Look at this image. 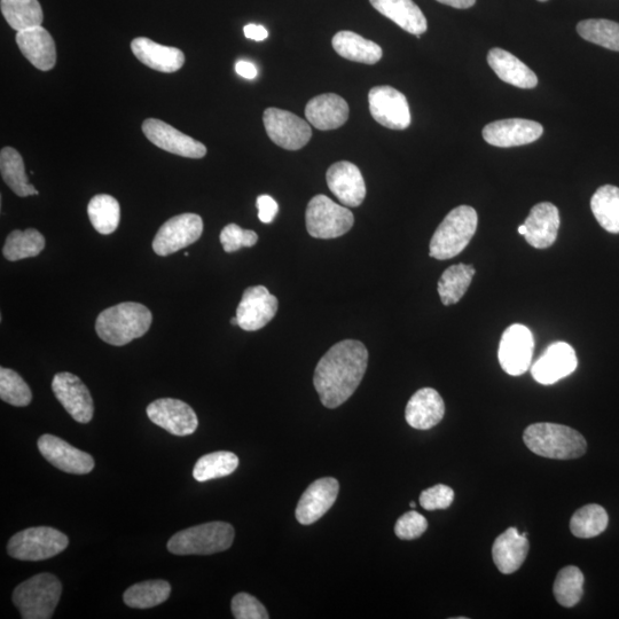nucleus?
Instances as JSON below:
<instances>
[{
	"label": "nucleus",
	"instance_id": "3",
	"mask_svg": "<svg viewBox=\"0 0 619 619\" xmlns=\"http://www.w3.org/2000/svg\"><path fill=\"white\" fill-rule=\"evenodd\" d=\"M528 449L540 457L558 460L577 459L584 456L587 443L577 430L558 423L539 422L523 434Z\"/></svg>",
	"mask_w": 619,
	"mask_h": 619
},
{
	"label": "nucleus",
	"instance_id": "52",
	"mask_svg": "<svg viewBox=\"0 0 619 619\" xmlns=\"http://www.w3.org/2000/svg\"><path fill=\"white\" fill-rule=\"evenodd\" d=\"M231 324L234 326H239V321L237 317L231 319Z\"/></svg>",
	"mask_w": 619,
	"mask_h": 619
},
{
	"label": "nucleus",
	"instance_id": "40",
	"mask_svg": "<svg viewBox=\"0 0 619 619\" xmlns=\"http://www.w3.org/2000/svg\"><path fill=\"white\" fill-rule=\"evenodd\" d=\"M584 575L581 569L570 566L563 568L554 583V597L562 607L573 608L583 598Z\"/></svg>",
	"mask_w": 619,
	"mask_h": 619
},
{
	"label": "nucleus",
	"instance_id": "50",
	"mask_svg": "<svg viewBox=\"0 0 619 619\" xmlns=\"http://www.w3.org/2000/svg\"><path fill=\"white\" fill-rule=\"evenodd\" d=\"M437 2L454 7V9L466 10L474 6L476 0H437Z\"/></svg>",
	"mask_w": 619,
	"mask_h": 619
},
{
	"label": "nucleus",
	"instance_id": "8",
	"mask_svg": "<svg viewBox=\"0 0 619 619\" xmlns=\"http://www.w3.org/2000/svg\"><path fill=\"white\" fill-rule=\"evenodd\" d=\"M305 222L312 238L336 239L351 230L355 217L348 208L320 194L309 202Z\"/></svg>",
	"mask_w": 619,
	"mask_h": 619
},
{
	"label": "nucleus",
	"instance_id": "45",
	"mask_svg": "<svg viewBox=\"0 0 619 619\" xmlns=\"http://www.w3.org/2000/svg\"><path fill=\"white\" fill-rule=\"evenodd\" d=\"M428 529V521L425 516L412 511L405 513L395 526V534L402 540H414L420 538Z\"/></svg>",
	"mask_w": 619,
	"mask_h": 619
},
{
	"label": "nucleus",
	"instance_id": "12",
	"mask_svg": "<svg viewBox=\"0 0 619 619\" xmlns=\"http://www.w3.org/2000/svg\"><path fill=\"white\" fill-rule=\"evenodd\" d=\"M373 119L391 130H405L411 124L409 101L391 86H375L368 93Z\"/></svg>",
	"mask_w": 619,
	"mask_h": 619
},
{
	"label": "nucleus",
	"instance_id": "1",
	"mask_svg": "<svg viewBox=\"0 0 619 619\" xmlns=\"http://www.w3.org/2000/svg\"><path fill=\"white\" fill-rule=\"evenodd\" d=\"M368 351L362 342L344 340L336 343L320 359L313 385L321 403L336 409L354 395L367 370Z\"/></svg>",
	"mask_w": 619,
	"mask_h": 619
},
{
	"label": "nucleus",
	"instance_id": "19",
	"mask_svg": "<svg viewBox=\"0 0 619 619\" xmlns=\"http://www.w3.org/2000/svg\"><path fill=\"white\" fill-rule=\"evenodd\" d=\"M329 190L340 200L343 206L357 208L366 198L365 180L354 163L341 161L334 163L327 170Z\"/></svg>",
	"mask_w": 619,
	"mask_h": 619
},
{
	"label": "nucleus",
	"instance_id": "17",
	"mask_svg": "<svg viewBox=\"0 0 619 619\" xmlns=\"http://www.w3.org/2000/svg\"><path fill=\"white\" fill-rule=\"evenodd\" d=\"M38 449L51 465L62 472L85 475L94 468V459L89 453L74 448L57 436L43 435L38 440Z\"/></svg>",
	"mask_w": 619,
	"mask_h": 619
},
{
	"label": "nucleus",
	"instance_id": "27",
	"mask_svg": "<svg viewBox=\"0 0 619 619\" xmlns=\"http://www.w3.org/2000/svg\"><path fill=\"white\" fill-rule=\"evenodd\" d=\"M527 534L509 528L501 534L492 547V558L501 574L511 575L522 567L529 553Z\"/></svg>",
	"mask_w": 619,
	"mask_h": 619
},
{
	"label": "nucleus",
	"instance_id": "32",
	"mask_svg": "<svg viewBox=\"0 0 619 619\" xmlns=\"http://www.w3.org/2000/svg\"><path fill=\"white\" fill-rule=\"evenodd\" d=\"M475 273L474 266L467 264L452 265L444 271L438 281V294L446 307L457 304L464 297Z\"/></svg>",
	"mask_w": 619,
	"mask_h": 619
},
{
	"label": "nucleus",
	"instance_id": "26",
	"mask_svg": "<svg viewBox=\"0 0 619 619\" xmlns=\"http://www.w3.org/2000/svg\"><path fill=\"white\" fill-rule=\"evenodd\" d=\"M131 50L147 67L161 73H176L185 64V54L176 47L155 43L150 38L133 39Z\"/></svg>",
	"mask_w": 619,
	"mask_h": 619
},
{
	"label": "nucleus",
	"instance_id": "14",
	"mask_svg": "<svg viewBox=\"0 0 619 619\" xmlns=\"http://www.w3.org/2000/svg\"><path fill=\"white\" fill-rule=\"evenodd\" d=\"M143 132L152 144L171 154L188 159H202L207 154L206 146L200 141L161 120L147 119L143 123Z\"/></svg>",
	"mask_w": 619,
	"mask_h": 619
},
{
	"label": "nucleus",
	"instance_id": "24",
	"mask_svg": "<svg viewBox=\"0 0 619 619\" xmlns=\"http://www.w3.org/2000/svg\"><path fill=\"white\" fill-rule=\"evenodd\" d=\"M305 117L318 130H335L348 121L349 106L338 94H320L311 99L305 107Z\"/></svg>",
	"mask_w": 619,
	"mask_h": 619
},
{
	"label": "nucleus",
	"instance_id": "48",
	"mask_svg": "<svg viewBox=\"0 0 619 619\" xmlns=\"http://www.w3.org/2000/svg\"><path fill=\"white\" fill-rule=\"evenodd\" d=\"M244 33L248 39H253V41L256 42H263L269 37V31L266 30L265 27L254 25V23H249V25L244 28Z\"/></svg>",
	"mask_w": 619,
	"mask_h": 619
},
{
	"label": "nucleus",
	"instance_id": "31",
	"mask_svg": "<svg viewBox=\"0 0 619 619\" xmlns=\"http://www.w3.org/2000/svg\"><path fill=\"white\" fill-rule=\"evenodd\" d=\"M0 172L7 186L21 198L38 195L34 185L29 183L26 175L25 163L22 156L12 147L3 148L0 152Z\"/></svg>",
	"mask_w": 619,
	"mask_h": 619
},
{
	"label": "nucleus",
	"instance_id": "10",
	"mask_svg": "<svg viewBox=\"0 0 619 619\" xmlns=\"http://www.w3.org/2000/svg\"><path fill=\"white\" fill-rule=\"evenodd\" d=\"M535 341L530 329L515 324L509 326L501 336L499 362L501 368L512 376L526 373L534 356Z\"/></svg>",
	"mask_w": 619,
	"mask_h": 619
},
{
	"label": "nucleus",
	"instance_id": "49",
	"mask_svg": "<svg viewBox=\"0 0 619 619\" xmlns=\"http://www.w3.org/2000/svg\"><path fill=\"white\" fill-rule=\"evenodd\" d=\"M235 72L246 80H254L257 76V68L252 62L241 60L235 65Z\"/></svg>",
	"mask_w": 619,
	"mask_h": 619
},
{
	"label": "nucleus",
	"instance_id": "15",
	"mask_svg": "<svg viewBox=\"0 0 619 619\" xmlns=\"http://www.w3.org/2000/svg\"><path fill=\"white\" fill-rule=\"evenodd\" d=\"M279 302L264 286L249 287L242 295L237 309L239 327L255 332L268 325L276 317Z\"/></svg>",
	"mask_w": 619,
	"mask_h": 619
},
{
	"label": "nucleus",
	"instance_id": "2",
	"mask_svg": "<svg viewBox=\"0 0 619 619\" xmlns=\"http://www.w3.org/2000/svg\"><path fill=\"white\" fill-rule=\"evenodd\" d=\"M152 321V312L145 305L125 302L100 313L96 332L101 340L111 346L123 347L144 336Z\"/></svg>",
	"mask_w": 619,
	"mask_h": 619
},
{
	"label": "nucleus",
	"instance_id": "38",
	"mask_svg": "<svg viewBox=\"0 0 619 619\" xmlns=\"http://www.w3.org/2000/svg\"><path fill=\"white\" fill-rule=\"evenodd\" d=\"M239 458L229 451H218L201 457L193 469L194 479L207 482L229 476L237 470Z\"/></svg>",
	"mask_w": 619,
	"mask_h": 619
},
{
	"label": "nucleus",
	"instance_id": "53",
	"mask_svg": "<svg viewBox=\"0 0 619 619\" xmlns=\"http://www.w3.org/2000/svg\"><path fill=\"white\" fill-rule=\"evenodd\" d=\"M415 506H417V505H415V503H411V507L412 508H415Z\"/></svg>",
	"mask_w": 619,
	"mask_h": 619
},
{
	"label": "nucleus",
	"instance_id": "39",
	"mask_svg": "<svg viewBox=\"0 0 619 619\" xmlns=\"http://www.w3.org/2000/svg\"><path fill=\"white\" fill-rule=\"evenodd\" d=\"M608 522L605 508L597 504L586 505L571 517L570 530L577 538H594L605 532Z\"/></svg>",
	"mask_w": 619,
	"mask_h": 619
},
{
	"label": "nucleus",
	"instance_id": "30",
	"mask_svg": "<svg viewBox=\"0 0 619 619\" xmlns=\"http://www.w3.org/2000/svg\"><path fill=\"white\" fill-rule=\"evenodd\" d=\"M332 44L339 56L359 64L375 65L383 56L380 45L348 30L336 34Z\"/></svg>",
	"mask_w": 619,
	"mask_h": 619
},
{
	"label": "nucleus",
	"instance_id": "29",
	"mask_svg": "<svg viewBox=\"0 0 619 619\" xmlns=\"http://www.w3.org/2000/svg\"><path fill=\"white\" fill-rule=\"evenodd\" d=\"M489 66L501 81L520 89H534L537 75L512 53L503 49H492L488 54Z\"/></svg>",
	"mask_w": 619,
	"mask_h": 619
},
{
	"label": "nucleus",
	"instance_id": "11",
	"mask_svg": "<svg viewBox=\"0 0 619 619\" xmlns=\"http://www.w3.org/2000/svg\"><path fill=\"white\" fill-rule=\"evenodd\" d=\"M203 232V221L199 215L183 214L172 217L164 223L153 241L156 255L169 256L197 242Z\"/></svg>",
	"mask_w": 619,
	"mask_h": 619
},
{
	"label": "nucleus",
	"instance_id": "4",
	"mask_svg": "<svg viewBox=\"0 0 619 619\" xmlns=\"http://www.w3.org/2000/svg\"><path fill=\"white\" fill-rule=\"evenodd\" d=\"M479 216L469 206L454 208L437 227L430 241L429 254L436 260L445 261L464 252L473 239Z\"/></svg>",
	"mask_w": 619,
	"mask_h": 619
},
{
	"label": "nucleus",
	"instance_id": "16",
	"mask_svg": "<svg viewBox=\"0 0 619 619\" xmlns=\"http://www.w3.org/2000/svg\"><path fill=\"white\" fill-rule=\"evenodd\" d=\"M52 390L75 421L89 423L92 420L93 399L88 387L78 376L68 372L56 374L52 381Z\"/></svg>",
	"mask_w": 619,
	"mask_h": 619
},
{
	"label": "nucleus",
	"instance_id": "43",
	"mask_svg": "<svg viewBox=\"0 0 619 619\" xmlns=\"http://www.w3.org/2000/svg\"><path fill=\"white\" fill-rule=\"evenodd\" d=\"M221 244L225 253H235L244 247H254L258 241V235L254 231L244 230L237 224L224 227L221 232Z\"/></svg>",
	"mask_w": 619,
	"mask_h": 619
},
{
	"label": "nucleus",
	"instance_id": "34",
	"mask_svg": "<svg viewBox=\"0 0 619 619\" xmlns=\"http://www.w3.org/2000/svg\"><path fill=\"white\" fill-rule=\"evenodd\" d=\"M592 213L609 233H619V188L605 185L594 193L591 199Z\"/></svg>",
	"mask_w": 619,
	"mask_h": 619
},
{
	"label": "nucleus",
	"instance_id": "35",
	"mask_svg": "<svg viewBox=\"0 0 619 619\" xmlns=\"http://www.w3.org/2000/svg\"><path fill=\"white\" fill-rule=\"evenodd\" d=\"M88 215L94 230L103 235L112 234L120 224V203L111 195H96L89 203Z\"/></svg>",
	"mask_w": 619,
	"mask_h": 619
},
{
	"label": "nucleus",
	"instance_id": "6",
	"mask_svg": "<svg viewBox=\"0 0 619 619\" xmlns=\"http://www.w3.org/2000/svg\"><path fill=\"white\" fill-rule=\"evenodd\" d=\"M235 537L234 528L226 522H210L177 532L168 542L175 555H211L229 550Z\"/></svg>",
	"mask_w": 619,
	"mask_h": 619
},
{
	"label": "nucleus",
	"instance_id": "20",
	"mask_svg": "<svg viewBox=\"0 0 619 619\" xmlns=\"http://www.w3.org/2000/svg\"><path fill=\"white\" fill-rule=\"evenodd\" d=\"M340 484L333 477H324L309 485L296 507V519L310 526L321 519L338 499Z\"/></svg>",
	"mask_w": 619,
	"mask_h": 619
},
{
	"label": "nucleus",
	"instance_id": "54",
	"mask_svg": "<svg viewBox=\"0 0 619 619\" xmlns=\"http://www.w3.org/2000/svg\"><path fill=\"white\" fill-rule=\"evenodd\" d=\"M538 2L544 3V2H547V0H538Z\"/></svg>",
	"mask_w": 619,
	"mask_h": 619
},
{
	"label": "nucleus",
	"instance_id": "41",
	"mask_svg": "<svg viewBox=\"0 0 619 619\" xmlns=\"http://www.w3.org/2000/svg\"><path fill=\"white\" fill-rule=\"evenodd\" d=\"M577 31L585 41L619 52V23L603 19L584 20Z\"/></svg>",
	"mask_w": 619,
	"mask_h": 619
},
{
	"label": "nucleus",
	"instance_id": "51",
	"mask_svg": "<svg viewBox=\"0 0 619 619\" xmlns=\"http://www.w3.org/2000/svg\"><path fill=\"white\" fill-rule=\"evenodd\" d=\"M519 233H520L521 235H523V237H524V235H526V233H527V227H526V225H524V224H523V225H521V226L519 227Z\"/></svg>",
	"mask_w": 619,
	"mask_h": 619
},
{
	"label": "nucleus",
	"instance_id": "23",
	"mask_svg": "<svg viewBox=\"0 0 619 619\" xmlns=\"http://www.w3.org/2000/svg\"><path fill=\"white\" fill-rule=\"evenodd\" d=\"M17 44L23 56L42 72L56 66L57 47L52 36L42 26L18 31Z\"/></svg>",
	"mask_w": 619,
	"mask_h": 619
},
{
	"label": "nucleus",
	"instance_id": "47",
	"mask_svg": "<svg viewBox=\"0 0 619 619\" xmlns=\"http://www.w3.org/2000/svg\"><path fill=\"white\" fill-rule=\"evenodd\" d=\"M256 206L258 209V218L264 224H271L276 218L279 206L276 200L270 195H261L257 198Z\"/></svg>",
	"mask_w": 619,
	"mask_h": 619
},
{
	"label": "nucleus",
	"instance_id": "46",
	"mask_svg": "<svg viewBox=\"0 0 619 619\" xmlns=\"http://www.w3.org/2000/svg\"><path fill=\"white\" fill-rule=\"evenodd\" d=\"M454 500V491L448 485L437 484L435 487L422 491L420 505L426 511L449 508Z\"/></svg>",
	"mask_w": 619,
	"mask_h": 619
},
{
	"label": "nucleus",
	"instance_id": "21",
	"mask_svg": "<svg viewBox=\"0 0 619 619\" xmlns=\"http://www.w3.org/2000/svg\"><path fill=\"white\" fill-rule=\"evenodd\" d=\"M542 124L524 119L492 122L483 129V138L496 147H516L535 143L543 136Z\"/></svg>",
	"mask_w": 619,
	"mask_h": 619
},
{
	"label": "nucleus",
	"instance_id": "9",
	"mask_svg": "<svg viewBox=\"0 0 619 619\" xmlns=\"http://www.w3.org/2000/svg\"><path fill=\"white\" fill-rule=\"evenodd\" d=\"M263 121L266 133L273 143L287 151L301 150L312 137L309 122L282 109H266Z\"/></svg>",
	"mask_w": 619,
	"mask_h": 619
},
{
	"label": "nucleus",
	"instance_id": "5",
	"mask_svg": "<svg viewBox=\"0 0 619 619\" xmlns=\"http://www.w3.org/2000/svg\"><path fill=\"white\" fill-rule=\"evenodd\" d=\"M62 585L49 573L39 574L21 583L13 592V603L23 619H50L61 598Z\"/></svg>",
	"mask_w": 619,
	"mask_h": 619
},
{
	"label": "nucleus",
	"instance_id": "18",
	"mask_svg": "<svg viewBox=\"0 0 619 619\" xmlns=\"http://www.w3.org/2000/svg\"><path fill=\"white\" fill-rule=\"evenodd\" d=\"M576 352L566 342H556L531 367V374L540 385L551 386L576 371Z\"/></svg>",
	"mask_w": 619,
	"mask_h": 619
},
{
	"label": "nucleus",
	"instance_id": "36",
	"mask_svg": "<svg viewBox=\"0 0 619 619\" xmlns=\"http://www.w3.org/2000/svg\"><path fill=\"white\" fill-rule=\"evenodd\" d=\"M171 586L166 581H147L129 587L123 595L125 605L135 609H150L166 602Z\"/></svg>",
	"mask_w": 619,
	"mask_h": 619
},
{
	"label": "nucleus",
	"instance_id": "42",
	"mask_svg": "<svg viewBox=\"0 0 619 619\" xmlns=\"http://www.w3.org/2000/svg\"><path fill=\"white\" fill-rule=\"evenodd\" d=\"M0 398L7 404L25 407L33 401V393L17 372L2 367L0 368Z\"/></svg>",
	"mask_w": 619,
	"mask_h": 619
},
{
	"label": "nucleus",
	"instance_id": "44",
	"mask_svg": "<svg viewBox=\"0 0 619 619\" xmlns=\"http://www.w3.org/2000/svg\"><path fill=\"white\" fill-rule=\"evenodd\" d=\"M232 614L237 619H268V610L253 595L239 593L232 599Z\"/></svg>",
	"mask_w": 619,
	"mask_h": 619
},
{
	"label": "nucleus",
	"instance_id": "7",
	"mask_svg": "<svg viewBox=\"0 0 619 619\" xmlns=\"http://www.w3.org/2000/svg\"><path fill=\"white\" fill-rule=\"evenodd\" d=\"M69 539L50 527L29 528L14 535L7 544V553L20 561H44L64 552Z\"/></svg>",
	"mask_w": 619,
	"mask_h": 619
},
{
	"label": "nucleus",
	"instance_id": "22",
	"mask_svg": "<svg viewBox=\"0 0 619 619\" xmlns=\"http://www.w3.org/2000/svg\"><path fill=\"white\" fill-rule=\"evenodd\" d=\"M527 233L524 235L528 244L537 249H546L553 246L560 229V213L553 203H538L531 209L530 215L524 222Z\"/></svg>",
	"mask_w": 619,
	"mask_h": 619
},
{
	"label": "nucleus",
	"instance_id": "25",
	"mask_svg": "<svg viewBox=\"0 0 619 619\" xmlns=\"http://www.w3.org/2000/svg\"><path fill=\"white\" fill-rule=\"evenodd\" d=\"M444 414L443 398L432 388L417 391L407 403L405 410L407 423L418 430L434 428L443 420Z\"/></svg>",
	"mask_w": 619,
	"mask_h": 619
},
{
	"label": "nucleus",
	"instance_id": "37",
	"mask_svg": "<svg viewBox=\"0 0 619 619\" xmlns=\"http://www.w3.org/2000/svg\"><path fill=\"white\" fill-rule=\"evenodd\" d=\"M44 248L45 239L41 232L35 229L15 230L7 237L3 254L6 260L17 262L38 256Z\"/></svg>",
	"mask_w": 619,
	"mask_h": 619
},
{
	"label": "nucleus",
	"instance_id": "28",
	"mask_svg": "<svg viewBox=\"0 0 619 619\" xmlns=\"http://www.w3.org/2000/svg\"><path fill=\"white\" fill-rule=\"evenodd\" d=\"M374 9L383 17L395 22L407 33L421 37L428 29L425 14L413 0H370Z\"/></svg>",
	"mask_w": 619,
	"mask_h": 619
},
{
	"label": "nucleus",
	"instance_id": "13",
	"mask_svg": "<svg viewBox=\"0 0 619 619\" xmlns=\"http://www.w3.org/2000/svg\"><path fill=\"white\" fill-rule=\"evenodd\" d=\"M147 415L156 426L176 436L192 435L199 427L197 413L178 399H158L148 405Z\"/></svg>",
	"mask_w": 619,
	"mask_h": 619
},
{
	"label": "nucleus",
	"instance_id": "33",
	"mask_svg": "<svg viewBox=\"0 0 619 619\" xmlns=\"http://www.w3.org/2000/svg\"><path fill=\"white\" fill-rule=\"evenodd\" d=\"M5 20L15 31L42 26L44 15L38 0H0Z\"/></svg>",
	"mask_w": 619,
	"mask_h": 619
}]
</instances>
